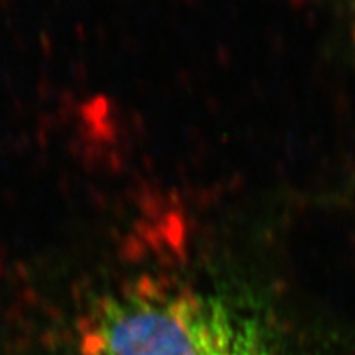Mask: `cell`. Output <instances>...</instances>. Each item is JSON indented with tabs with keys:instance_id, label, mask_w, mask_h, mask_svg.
<instances>
[{
	"instance_id": "6da1fadb",
	"label": "cell",
	"mask_w": 355,
	"mask_h": 355,
	"mask_svg": "<svg viewBox=\"0 0 355 355\" xmlns=\"http://www.w3.org/2000/svg\"><path fill=\"white\" fill-rule=\"evenodd\" d=\"M83 355H279L257 318L225 299L138 287L108 296L83 321Z\"/></svg>"
}]
</instances>
